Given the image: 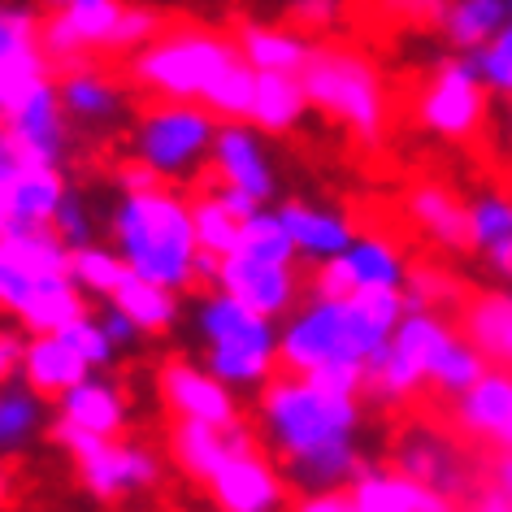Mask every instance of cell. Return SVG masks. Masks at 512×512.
<instances>
[{
  "mask_svg": "<svg viewBox=\"0 0 512 512\" xmlns=\"http://www.w3.org/2000/svg\"><path fill=\"white\" fill-rule=\"evenodd\" d=\"M361 426V395L313 378L278 374L256 400V430L287 482L300 486L304 495L348 491L352 478L365 469Z\"/></svg>",
  "mask_w": 512,
  "mask_h": 512,
  "instance_id": "cell-1",
  "label": "cell"
},
{
  "mask_svg": "<svg viewBox=\"0 0 512 512\" xmlns=\"http://www.w3.org/2000/svg\"><path fill=\"white\" fill-rule=\"evenodd\" d=\"M404 313L408 304L400 291H374V296L348 300L309 296L278 326V365L283 374L365 395L369 361L391 343Z\"/></svg>",
  "mask_w": 512,
  "mask_h": 512,
  "instance_id": "cell-2",
  "label": "cell"
},
{
  "mask_svg": "<svg viewBox=\"0 0 512 512\" xmlns=\"http://www.w3.org/2000/svg\"><path fill=\"white\" fill-rule=\"evenodd\" d=\"M113 248L135 278L157 287L187 291L200 278V243L191 226V200L178 187L152 183L122 191L109 213Z\"/></svg>",
  "mask_w": 512,
  "mask_h": 512,
  "instance_id": "cell-3",
  "label": "cell"
},
{
  "mask_svg": "<svg viewBox=\"0 0 512 512\" xmlns=\"http://www.w3.org/2000/svg\"><path fill=\"white\" fill-rule=\"evenodd\" d=\"M191 330L200 339V365L222 378L230 391H261L283 374L278 365V322L230 300L226 291H209L191 309Z\"/></svg>",
  "mask_w": 512,
  "mask_h": 512,
  "instance_id": "cell-4",
  "label": "cell"
},
{
  "mask_svg": "<svg viewBox=\"0 0 512 512\" xmlns=\"http://www.w3.org/2000/svg\"><path fill=\"white\" fill-rule=\"evenodd\" d=\"M309 109L326 113L330 122L348 126V135L365 148H378L391 126V96L378 61L348 44L313 48L309 66L300 74Z\"/></svg>",
  "mask_w": 512,
  "mask_h": 512,
  "instance_id": "cell-5",
  "label": "cell"
},
{
  "mask_svg": "<svg viewBox=\"0 0 512 512\" xmlns=\"http://www.w3.org/2000/svg\"><path fill=\"white\" fill-rule=\"evenodd\" d=\"M239 61V44L217 31L178 27L161 31L148 48L131 57V83L157 100H178V105H200L209 87Z\"/></svg>",
  "mask_w": 512,
  "mask_h": 512,
  "instance_id": "cell-6",
  "label": "cell"
},
{
  "mask_svg": "<svg viewBox=\"0 0 512 512\" xmlns=\"http://www.w3.org/2000/svg\"><path fill=\"white\" fill-rule=\"evenodd\" d=\"M217 122L204 105H178V100H157L144 109L131 126V161L157 178V183L174 187L196 178L213 157Z\"/></svg>",
  "mask_w": 512,
  "mask_h": 512,
  "instance_id": "cell-7",
  "label": "cell"
},
{
  "mask_svg": "<svg viewBox=\"0 0 512 512\" xmlns=\"http://www.w3.org/2000/svg\"><path fill=\"white\" fill-rule=\"evenodd\" d=\"M456 339L460 330L443 313H404L391 343L369 361L365 395H374L378 404H408L413 395L430 391V382Z\"/></svg>",
  "mask_w": 512,
  "mask_h": 512,
  "instance_id": "cell-8",
  "label": "cell"
},
{
  "mask_svg": "<svg viewBox=\"0 0 512 512\" xmlns=\"http://www.w3.org/2000/svg\"><path fill=\"white\" fill-rule=\"evenodd\" d=\"M57 443L79 469V482L87 495L118 504V499L144 495L161 482V456L148 443L135 439H96V434H79L70 426H57Z\"/></svg>",
  "mask_w": 512,
  "mask_h": 512,
  "instance_id": "cell-9",
  "label": "cell"
},
{
  "mask_svg": "<svg viewBox=\"0 0 512 512\" xmlns=\"http://www.w3.org/2000/svg\"><path fill=\"white\" fill-rule=\"evenodd\" d=\"M408 270L413 265H408L400 243L365 230V235L352 239V248L343 256H335L326 265H313L304 291L313 300H348V296H374V291H400L404 296Z\"/></svg>",
  "mask_w": 512,
  "mask_h": 512,
  "instance_id": "cell-10",
  "label": "cell"
},
{
  "mask_svg": "<svg viewBox=\"0 0 512 512\" xmlns=\"http://www.w3.org/2000/svg\"><path fill=\"white\" fill-rule=\"evenodd\" d=\"M486 83L473 57L439 61L426 87L417 92V122L421 131L443 139V144H465L486 122Z\"/></svg>",
  "mask_w": 512,
  "mask_h": 512,
  "instance_id": "cell-11",
  "label": "cell"
},
{
  "mask_svg": "<svg viewBox=\"0 0 512 512\" xmlns=\"http://www.w3.org/2000/svg\"><path fill=\"white\" fill-rule=\"evenodd\" d=\"M213 291H226L230 300L248 304L252 313L283 322L300 309L304 296V278L300 265H265V261H248V256L230 252L222 261H213Z\"/></svg>",
  "mask_w": 512,
  "mask_h": 512,
  "instance_id": "cell-12",
  "label": "cell"
},
{
  "mask_svg": "<svg viewBox=\"0 0 512 512\" xmlns=\"http://www.w3.org/2000/svg\"><path fill=\"white\" fill-rule=\"evenodd\" d=\"M5 265V261H0ZM0 309L14 313V322L27 335H61L70 322H79L87 313V296L74 287L70 274H18L5 265V296Z\"/></svg>",
  "mask_w": 512,
  "mask_h": 512,
  "instance_id": "cell-13",
  "label": "cell"
},
{
  "mask_svg": "<svg viewBox=\"0 0 512 512\" xmlns=\"http://www.w3.org/2000/svg\"><path fill=\"white\" fill-rule=\"evenodd\" d=\"M48 22L40 27V44L53 61L79 66L87 53L113 48V35L122 27V0H48Z\"/></svg>",
  "mask_w": 512,
  "mask_h": 512,
  "instance_id": "cell-14",
  "label": "cell"
},
{
  "mask_svg": "<svg viewBox=\"0 0 512 512\" xmlns=\"http://www.w3.org/2000/svg\"><path fill=\"white\" fill-rule=\"evenodd\" d=\"M213 183L243 191L248 200H256L261 209H270V200L278 196V170L274 157L265 148V135L252 122H222L213 139V157H209Z\"/></svg>",
  "mask_w": 512,
  "mask_h": 512,
  "instance_id": "cell-15",
  "label": "cell"
},
{
  "mask_svg": "<svg viewBox=\"0 0 512 512\" xmlns=\"http://www.w3.org/2000/svg\"><path fill=\"white\" fill-rule=\"evenodd\" d=\"M5 135L22 165H48L61 170L70 157V118L61 109L57 79L31 92L14 113H5Z\"/></svg>",
  "mask_w": 512,
  "mask_h": 512,
  "instance_id": "cell-16",
  "label": "cell"
},
{
  "mask_svg": "<svg viewBox=\"0 0 512 512\" xmlns=\"http://www.w3.org/2000/svg\"><path fill=\"white\" fill-rule=\"evenodd\" d=\"M161 404L174 413V421H191V426H213L226 430L239 417V400L222 378H213L200 361H170L157 378Z\"/></svg>",
  "mask_w": 512,
  "mask_h": 512,
  "instance_id": "cell-17",
  "label": "cell"
},
{
  "mask_svg": "<svg viewBox=\"0 0 512 512\" xmlns=\"http://www.w3.org/2000/svg\"><path fill=\"white\" fill-rule=\"evenodd\" d=\"M204 495L217 512H283L287 508V473L278 460L252 452L230 456L222 469L204 482Z\"/></svg>",
  "mask_w": 512,
  "mask_h": 512,
  "instance_id": "cell-18",
  "label": "cell"
},
{
  "mask_svg": "<svg viewBox=\"0 0 512 512\" xmlns=\"http://www.w3.org/2000/svg\"><path fill=\"white\" fill-rule=\"evenodd\" d=\"M456 430L495 456L512 452V369H486L452 408Z\"/></svg>",
  "mask_w": 512,
  "mask_h": 512,
  "instance_id": "cell-19",
  "label": "cell"
},
{
  "mask_svg": "<svg viewBox=\"0 0 512 512\" xmlns=\"http://www.w3.org/2000/svg\"><path fill=\"white\" fill-rule=\"evenodd\" d=\"M57 96H61V109H66L70 126H83L87 135L118 131V126L126 122V113H131L126 109L122 83L105 70L87 66V61H79V66H70L66 74H61Z\"/></svg>",
  "mask_w": 512,
  "mask_h": 512,
  "instance_id": "cell-20",
  "label": "cell"
},
{
  "mask_svg": "<svg viewBox=\"0 0 512 512\" xmlns=\"http://www.w3.org/2000/svg\"><path fill=\"white\" fill-rule=\"evenodd\" d=\"M278 217H283L291 243H296V256L309 265H326L352 248V239L361 235L348 213L330 209V204H313V200H287L278 204Z\"/></svg>",
  "mask_w": 512,
  "mask_h": 512,
  "instance_id": "cell-21",
  "label": "cell"
},
{
  "mask_svg": "<svg viewBox=\"0 0 512 512\" xmlns=\"http://www.w3.org/2000/svg\"><path fill=\"white\" fill-rule=\"evenodd\" d=\"M395 469H404L408 478H417L421 486L439 491L447 499L469 495V465L460 456V447L439 430H413L400 439V452H395Z\"/></svg>",
  "mask_w": 512,
  "mask_h": 512,
  "instance_id": "cell-22",
  "label": "cell"
},
{
  "mask_svg": "<svg viewBox=\"0 0 512 512\" xmlns=\"http://www.w3.org/2000/svg\"><path fill=\"white\" fill-rule=\"evenodd\" d=\"M252 447H256V434H252L248 421H235V426H226V430L191 426V421H174V426H170V456H174V465L183 469L191 482H200V486L209 482L230 456L252 452Z\"/></svg>",
  "mask_w": 512,
  "mask_h": 512,
  "instance_id": "cell-23",
  "label": "cell"
},
{
  "mask_svg": "<svg viewBox=\"0 0 512 512\" xmlns=\"http://www.w3.org/2000/svg\"><path fill=\"white\" fill-rule=\"evenodd\" d=\"M126 421H131V404L126 391L105 374H87L79 387H70L57 400V426H70L79 434H96V439H122Z\"/></svg>",
  "mask_w": 512,
  "mask_h": 512,
  "instance_id": "cell-24",
  "label": "cell"
},
{
  "mask_svg": "<svg viewBox=\"0 0 512 512\" xmlns=\"http://www.w3.org/2000/svg\"><path fill=\"white\" fill-rule=\"evenodd\" d=\"M348 495L356 512H456V499L421 486L395 465H365L352 478Z\"/></svg>",
  "mask_w": 512,
  "mask_h": 512,
  "instance_id": "cell-25",
  "label": "cell"
},
{
  "mask_svg": "<svg viewBox=\"0 0 512 512\" xmlns=\"http://www.w3.org/2000/svg\"><path fill=\"white\" fill-rule=\"evenodd\" d=\"M469 204V252L495 278L512 283V191L508 187H478Z\"/></svg>",
  "mask_w": 512,
  "mask_h": 512,
  "instance_id": "cell-26",
  "label": "cell"
},
{
  "mask_svg": "<svg viewBox=\"0 0 512 512\" xmlns=\"http://www.w3.org/2000/svg\"><path fill=\"white\" fill-rule=\"evenodd\" d=\"M404 213L417 235L439 252H469V204L443 183H417L404 196Z\"/></svg>",
  "mask_w": 512,
  "mask_h": 512,
  "instance_id": "cell-27",
  "label": "cell"
},
{
  "mask_svg": "<svg viewBox=\"0 0 512 512\" xmlns=\"http://www.w3.org/2000/svg\"><path fill=\"white\" fill-rule=\"evenodd\" d=\"M92 374L74 348L61 335H31L27 348H22V365H18V378L27 382L35 395H44V400H61L70 387H79V382Z\"/></svg>",
  "mask_w": 512,
  "mask_h": 512,
  "instance_id": "cell-28",
  "label": "cell"
},
{
  "mask_svg": "<svg viewBox=\"0 0 512 512\" xmlns=\"http://www.w3.org/2000/svg\"><path fill=\"white\" fill-rule=\"evenodd\" d=\"M460 335L486 356V365L512 369V291L473 296L460 313Z\"/></svg>",
  "mask_w": 512,
  "mask_h": 512,
  "instance_id": "cell-29",
  "label": "cell"
},
{
  "mask_svg": "<svg viewBox=\"0 0 512 512\" xmlns=\"http://www.w3.org/2000/svg\"><path fill=\"white\" fill-rule=\"evenodd\" d=\"M235 44H239V57L248 61L256 74H304L313 48H317V44H309V35H300L291 27H261V22L243 27Z\"/></svg>",
  "mask_w": 512,
  "mask_h": 512,
  "instance_id": "cell-30",
  "label": "cell"
},
{
  "mask_svg": "<svg viewBox=\"0 0 512 512\" xmlns=\"http://www.w3.org/2000/svg\"><path fill=\"white\" fill-rule=\"evenodd\" d=\"M0 261L18 274H66L70 270V248L61 243L53 226H5L0 230Z\"/></svg>",
  "mask_w": 512,
  "mask_h": 512,
  "instance_id": "cell-31",
  "label": "cell"
},
{
  "mask_svg": "<svg viewBox=\"0 0 512 512\" xmlns=\"http://www.w3.org/2000/svg\"><path fill=\"white\" fill-rule=\"evenodd\" d=\"M66 174L48 165H22L14 187H9V226H53V217L66 200Z\"/></svg>",
  "mask_w": 512,
  "mask_h": 512,
  "instance_id": "cell-32",
  "label": "cell"
},
{
  "mask_svg": "<svg viewBox=\"0 0 512 512\" xmlns=\"http://www.w3.org/2000/svg\"><path fill=\"white\" fill-rule=\"evenodd\" d=\"M512 22L508 0H447L443 9V35L447 44L460 48L465 57H473L478 48H486Z\"/></svg>",
  "mask_w": 512,
  "mask_h": 512,
  "instance_id": "cell-33",
  "label": "cell"
},
{
  "mask_svg": "<svg viewBox=\"0 0 512 512\" xmlns=\"http://www.w3.org/2000/svg\"><path fill=\"white\" fill-rule=\"evenodd\" d=\"M309 113L300 74H256V100H252V126L261 135H287L291 126Z\"/></svg>",
  "mask_w": 512,
  "mask_h": 512,
  "instance_id": "cell-34",
  "label": "cell"
},
{
  "mask_svg": "<svg viewBox=\"0 0 512 512\" xmlns=\"http://www.w3.org/2000/svg\"><path fill=\"white\" fill-rule=\"evenodd\" d=\"M44 426H48L44 395H35L22 378L18 382L9 378L5 387H0V456L27 452L44 434Z\"/></svg>",
  "mask_w": 512,
  "mask_h": 512,
  "instance_id": "cell-35",
  "label": "cell"
},
{
  "mask_svg": "<svg viewBox=\"0 0 512 512\" xmlns=\"http://www.w3.org/2000/svg\"><path fill=\"white\" fill-rule=\"evenodd\" d=\"M109 304L131 317V322L139 326V335H165V330L178 322V313H183V304H178V291L157 287V283H148V278H135V274L126 278L122 291Z\"/></svg>",
  "mask_w": 512,
  "mask_h": 512,
  "instance_id": "cell-36",
  "label": "cell"
},
{
  "mask_svg": "<svg viewBox=\"0 0 512 512\" xmlns=\"http://www.w3.org/2000/svg\"><path fill=\"white\" fill-rule=\"evenodd\" d=\"M74 287L83 291L87 300H113L122 291V283L131 278L126 261L118 256V248H105V243H87V248H70V270Z\"/></svg>",
  "mask_w": 512,
  "mask_h": 512,
  "instance_id": "cell-37",
  "label": "cell"
},
{
  "mask_svg": "<svg viewBox=\"0 0 512 512\" xmlns=\"http://www.w3.org/2000/svg\"><path fill=\"white\" fill-rule=\"evenodd\" d=\"M191 226H196V243H200V256L209 261H222L239 248V230L243 222L226 209L222 200L213 196V187H204L196 200H191Z\"/></svg>",
  "mask_w": 512,
  "mask_h": 512,
  "instance_id": "cell-38",
  "label": "cell"
},
{
  "mask_svg": "<svg viewBox=\"0 0 512 512\" xmlns=\"http://www.w3.org/2000/svg\"><path fill=\"white\" fill-rule=\"evenodd\" d=\"M235 252L248 256V261H265V265H300L296 243H291L278 209L252 213L248 222H243V230H239V248Z\"/></svg>",
  "mask_w": 512,
  "mask_h": 512,
  "instance_id": "cell-39",
  "label": "cell"
},
{
  "mask_svg": "<svg viewBox=\"0 0 512 512\" xmlns=\"http://www.w3.org/2000/svg\"><path fill=\"white\" fill-rule=\"evenodd\" d=\"M44 83H53V57L44 53V44L22 48L18 57H9L0 66V118L14 113L31 92H40Z\"/></svg>",
  "mask_w": 512,
  "mask_h": 512,
  "instance_id": "cell-40",
  "label": "cell"
},
{
  "mask_svg": "<svg viewBox=\"0 0 512 512\" xmlns=\"http://www.w3.org/2000/svg\"><path fill=\"white\" fill-rule=\"evenodd\" d=\"M252 100H256V70L239 57L235 66H230L222 79L209 87V96H204L200 105L209 109L217 122H248L252 118Z\"/></svg>",
  "mask_w": 512,
  "mask_h": 512,
  "instance_id": "cell-41",
  "label": "cell"
},
{
  "mask_svg": "<svg viewBox=\"0 0 512 512\" xmlns=\"http://www.w3.org/2000/svg\"><path fill=\"white\" fill-rule=\"evenodd\" d=\"M486 369H491V365H486V356H482L478 348H473V343H469L465 335H460V339L452 343V352L443 356V365H439V374H434L430 391L452 395V400H456V395H465V391L473 387V382H478V378L486 374Z\"/></svg>",
  "mask_w": 512,
  "mask_h": 512,
  "instance_id": "cell-42",
  "label": "cell"
},
{
  "mask_svg": "<svg viewBox=\"0 0 512 512\" xmlns=\"http://www.w3.org/2000/svg\"><path fill=\"white\" fill-rule=\"evenodd\" d=\"M456 296H460V283L447 270H434V265H413L408 270V287H404L408 313H439Z\"/></svg>",
  "mask_w": 512,
  "mask_h": 512,
  "instance_id": "cell-43",
  "label": "cell"
},
{
  "mask_svg": "<svg viewBox=\"0 0 512 512\" xmlns=\"http://www.w3.org/2000/svg\"><path fill=\"white\" fill-rule=\"evenodd\" d=\"M61 339L74 348V356L92 369V374H105V369L118 361V348H113V339L105 335V326H100L96 313H83L79 322H70L66 330H61Z\"/></svg>",
  "mask_w": 512,
  "mask_h": 512,
  "instance_id": "cell-44",
  "label": "cell"
},
{
  "mask_svg": "<svg viewBox=\"0 0 512 512\" xmlns=\"http://www.w3.org/2000/svg\"><path fill=\"white\" fill-rule=\"evenodd\" d=\"M473 66H478L486 92L512 100V22H508V27L499 31L486 48H478V53H473Z\"/></svg>",
  "mask_w": 512,
  "mask_h": 512,
  "instance_id": "cell-45",
  "label": "cell"
},
{
  "mask_svg": "<svg viewBox=\"0 0 512 512\" xmlns=\"http://www.w3.org/2000/svg\"><path fill=\"white\" fill-rule=\"evenodd\" d=\"M53 230L61 235L66 248H87V243H96V213L74 187L66 191V200H61V209L53 217Z\"/></svg>",
  "mask_w": 512,
  "mask_h": 512,
  "instance_id": "cell-46",
  "label": "cell"
},
{
  "mask_svg": "<svg viewBox=\"0 0 512 512\" xmlns=\"http://www.w3.org/2000/svg\"><path fill=\"white\" fill-rule=\"evenodd\" d=\"M40 27H44V22L35 18V9L0 5V66H5L9 57H18L22 48L40 44Z\"/></svg>",
  "mask_w": 512,
  "mask_h": 512,
  "instance_id": "cell-47",
  "label": "cell"
},
{
  "mask_svg": "<svg viewBox=\"0 0 512 512\" xmlns=\"http://www.w3.org/2000/svg\"><path fill=\"white\" fill-rule=\"evenodd\" d=\"M161 35V18L152 14V9L144 5H126V14H122V27L118 35H113V53H139V48H148L152 40Z\"/></svg>",
  "mask_w": 512,
  "mask_h": 512,
  "instance_id": "cell-48",
  "label": "cell"
},
{
  "mask_svg": "<svg viewBox=\"0 0 512 512\" xmlns=\"http://www.w3.org/2000/svg\"><path fill=\"white\" fill-rule=\"evenodd\" d=\"M343 14V0H291V22L309 31H330Z\"/></svg>",
  "mask_w": 512,
  "mask_h": 512,
  "instance_id": "cell-49",
  "label": "cell"
},
{
  "mask_svg": "<svg viewBox=\"0 0 512 512\" xmlns=\"http://www.w3.org/2000/svg\"><path fill=\"white\" fill-rule=\"evenodd\" d=\"M96 317H100V326H105V335L113 339V348H118V352L135 348V343L144 339V335H139V326H135V322H131V317H126L122 309H113V304H105V309H100Z\"/></svg>",
  "mask_w": 512,
  "mask_h": 512,
  "instance_id": "cell-50",
  "label": "cell"
},
{
  "mask_svg": "<svg viewBox=\"0 0 512 512\" xmlns=\"http://www.w3.org/2000/svg\"><path fill=\"white\" fill-rule=\"evenodd\" d=\"M22 348H27V339H22L18 330L0 326V387H5V382L18 374V365H22Z\"/></svg>",
  "mask_w": 512,
  "mask_h": 512,
  "instance_id": "cell-51",
  "label": "cell"
},
{
  "mask_svg": "<svg viewBox=\"0 0 512 512\" xmlns=\"http://www.w3.org/2000/svg\"><path fill=\"white\" fill-rule=\"evenodd\" d=\"M291 512H356L348 491H317V495H300V504Z\"/></svg>",
  "mask_w": 512,
  "mask_h": 512,
  "instance_id": "cell-52",
  "label": "cell"
},
{
  "mask_svg": "<svg viewBox=\"0 0 512 512\" xmlns=\"http://www.w3.org/2000/svg\"><path fill=\"white\" fill-rule=\"evenodd\" d=\"M395 14H404L408 22H443L447 0H391Z\"/></svg>",
  "mask_w": 512,
  "mask_h": 512,
  "instance_id": "cell-53",
  "label": "cell"
},
{
  "mask_svg": "<svg viewBox=\"0 0 512 512\" xmlns=\"http://www.w3.org/2000/svg\"><path fill=\"white\" fill-rule=\"evenodd\" d=\"M213 196L222 200L226 209L239 217V222H248L252 213H261V204H256V200H248V196H243V191H230V187H217V183H213Z\"/></svg>",
  "mask_w": 512,
  "mask_h": 512,
  "instance_id": "cell-54",
  "label": "cell"
},
{
  "mask_svg": "<svg viewBox=\"0 0 512 512\" xmlns=\"http://www.w3.org/2000/svg\"><path fill=\"white\" fill-rule=\"evenodd\" d=\"M495 491H499V495H504L508 504H512V452L495 460Z\"/></svg>",
  "mask_w": 512,
  "mask_h": 512,
  "instance_id": "cell-55",
  "label": "cell"
},
{
  "mask_svg": "<svg viewBox=\"0 0 512 512\" xmlns=\"http://www.w3.org/2000/svg\"><path fill=\"white\" fill-rule=\"evenodd\" d=\"M473 512H512V504H508V499L491 486V491H482V495H478V504H473Z\"/></svg>",
  "mask_w": 512,
  "mask_h": 512,
  "instance_id": "cell-56",
  "label": "cell"
},
{
  "mask_svg": "<svg viewBox=\"0 0 512 512\" xmlns=\"http://www.w3.org/2000/svg\"><path fill=\"white\" fill-rule=\"evenodd\" d=\"M0 495H5V473H0Z\"/></svg>",
  "mask_w": 512,
  "mask_h": 512,
  "instance_id": "cell-57",
  "label": "cell"
},
{
  "mask_svg": "<svg viewBox=\"0 0 512 512\" xmlns=\"http://www.w3.org/2000/svg\"><path fill=\"white\" fill-rule=\"evenodd\" d=\"M508 5H512V0H508Z\"/></svg>",
  "mask_w": 512,
  "mask_h": 512,
  "instance_id": "cell-58",
  "label": "cell"
}]
</instances>
